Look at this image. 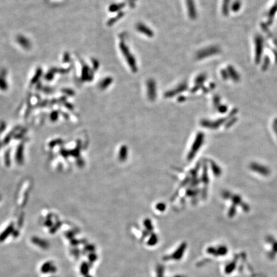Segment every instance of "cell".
<instances>
[{
    "mask_svg": "<svg viewBox=\"0 0 277 277\" xmlns=\"http://www.w3.org/2000/svg\"><path fill=\"white\" fill-rule=\"evenodd\" d=\"M256 58H260V55L262 51V41L260 37H257L256 39Z\"/></svg>",
    "mask_w": 277,
    "mask_h": 277,
    "instance_id": "obj_4",
    "label": "cell"
},
{
    "mask_svg": "<svg viewBox=\"0 0 277 277\" xmlns=\"http://www.w3.org/2000/svg\"><path fill=\"white\" fill-rule=\"evenodd\" d=\"M86 277H92V276H86Z\"/></svg>",
    "mask_w": 277,
    "mask_h": 277,
    "instance_id": "obj_10",
    "label": "cell"
},
{
    "mask_svg": "<svg viewBox=\"0 0 277 277\" xmlns=\"http://www.w3.org/2000/svg\"><path fill=\"white\" fill-rule=\"evenodd\" d=\"M273 130H274L275 133L276 134V135L277 136V125H275V124H274V125H273Z\"/></svg>",
    "mask_w": 277,
    "mask_h": 277,
    "instance_id": "obj_8",
    "label": "cell"
},
{
    "mask_svg": "<svg viewBox=\"0 0 277 277\" xmlns=\"http://www.w3.org/2000/svg\"><path fill=\"white\" fill-rule=\"evenodd\" d=\"M41 270L42 273H55L57 271V268L53 265L52 262H47L42 266Z\"/></svg>",
    "mask_w": 277,
    "mask_h": 277,
    "instance_id": "obj_2",
    "label": "cell"
},
{
    "mask_svg": "<svg viewBox=\"0 0 277 277\" xmlns=\"http://www.w3.org/2000/svg\"><path fill=\"white\" fill-rule=\"evenodd\" d=\"M32 242L35 244L39 246L42 249H47L49 248V243L45 240L41 239L37 237H33L32 239Z\"/></svg>",
    "mask_w": 277,
    "mask_h": 277,
    "instance_id": "obj_3",
    "label": "cell"
},
{
    "mask_svg": "<svg viewBox=\"0 0 277 277\" xmlns=\"http://www.w3.org/2000/svg\"><path fill=\"white\" fill-rule=\"evenodd\" d=\"M250 169L256 173H257L262 176L267 177L270 174V170L268 167L260 165L257 162H252L250 165Z\"/></svg>",
    "mask_w": 277,
    "mask_h": 277,
    "instance_id": "obj_1",
    "label": "cell"
},
{
    "mask_svg": "<svg viewBox=\"0 0 277 277\" xmlns=\"http://www.w3.org/2000/svg\"><path fill=\"white\" fill-rule=\"evenodd\" d=\"M89 270V265L86 262H84V263L81 265V267H80V271L83 275H87L88 274Z\"/></svg>",
    "mask_w": 277,
    "mask_h": 277,
    "instance_id": "obj_6",
    "label": "cell"
},
{
    "mask_svg": "<svg viewBox=\"0 0 277 277\" xmlns=\"http://www.w3.org/2000/svg\"><path fill=\"white\" fill-rule=\"evenodd\" d=\"M52 277H55V276H52Z\"/></svg>",
    "mask_w": 277,
    "mask_h": 277,
    "instance_id": "obj_11",
    "label": "cell"
},
{
    "mask_svg": "<svg viewBox=\"0 0 277 277\" xmlns=\"http://www.w3.org/2000/svg\"><path fill=\"white\" fill-rule=\"evenodd\" d=\"M275 125H277V119H275Z\"/></svg>",
    "mask_w": 277,
    "mask_h": 277,
    "instance_id": "obj_9",
    "label": "cell"
},
{
    "mask_svg": "<svg viewBox=\"0 0 277 277\" xmlns=\"http://www.w3.org/2000/svg\"><path fill=\"white\" fill-rule=\"evenodd\" d=\"M89 260H90L91 262H94V260H95L97 259V257H96V256L95 254H94V253H92V254L89 255Z\"/></svg>",
    "mask_w": 277,
    "mask_h": 277,
    "instance_id": "obj_7",
    "label": "cell"
},
{
    "mask_svg": "<svg viewBox=\"0 0 277 277\" xmlns=\"http://www.w3.org/2000/svg\"><path fill=\"white\" fill-rule=\"evenodd\" d=\"M13 228L12 226H10L9 227L7 228V229L6 230H5V232H3L2 234L0 235V242H2L3 240L8 237V236L12 232Z\"/></svg>",
    "mask_w": 277,
    "mask_h": 277,
    "instance_id": "obj_5",
    "label": "cell"
}]
</instances>
